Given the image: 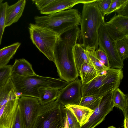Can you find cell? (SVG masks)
Segmentation results:
<instances>
[{
	"label": "cell",
	"instance_id": "cell-18",
	"mask_svg": "<svg viewBox=\"0 0 128 128\" xmlns=\"http://www.w3.org/2000/svg\"><path fill=\"white\" fill-rule=\"evenodd\" d=\"M11 78L0 88V109L8 101L19 98Z\"/></svg>",
	"mask_w": 128,
	"mask_h": 128
},
{
	"label": "cell",
	"instance_id": "cell-27",
	"mask_svg": "<svg viewBox=\"0 0 128 128\" xmlns=\"http://www.w3.org/2000/svg\"><path fill=\"white\" fill-rule=\"evenodd\" d=\"M128 35L116 42V46L118 54L123 61L128 57Z\"/></svg>",
	"mask_w": 128,
	"mask_h": 128
},
{
	"label": "cell",
	"instance_id": "cell-5",
	"mask_svg": "<svg viewBox=\"0 0 128 128\" xmlns=\"http://www.w3.org/2000/svg\"><path fill=\"white\" fill-rule=\"evenodd\" d=\"M88 83L82 84V96L97 95L102 96L118 88L124 77L122 69L110 68Z\"/></svg>",
	"mask_w": 128,
	"mask_h": 128
},
{
	"label": "cell",
	"instance_id": "cell-30",
	"mask_svg": "<svg viewBox=\"0 0 128 128\" xmlns=\"http://www.w3.org/2000/svg\"><path fill=\"white\" fill-rule=\"evenodd\" d=\"M11 128H25L22 114L18 105Z\"/></svg>",
	"mask_w": 128,
	"mask_h": 128
},
{
	"label": "cell",
	"instance_id": "cell-36",
	"mask_svg": "<svg viewBox=\"0 0 128 128\" xmlns=\"http://www.w3.org/2000/svg\"><path fill=\"white\" fill-rule=\"evenodd\" d=\"M53 0H32V2L34 3L38 10L40 11L48 4L52 2Z\"/></svg>",
	"mask_w": 128,
	"mask_h": 128
},
{
	"label": "cell",
	"instance_id": "cell-22",
	"mask_svg": "<svg viewBox=\"0 0 128 128\" xmlns=\"http://www.w3.org/2000/svg\"><path fill=\"white\" fill-rule=\"evenodd\" d=\"M75 62L78 72L81 66L83 64H90L86 54V50L81 44L76 43L73 48Z\"/></svg>",
	"mask_w": 128,
	"mask_h": 128
},
{
	"label": "cell",
	"instance_id": "cell-19",
	"mask_svg": "<svg viewBox=\"0 0 128 128\" xmlns=\"http://www.w3.org/2000/svg\"><path fill=\"white\" fill-rule=\"evenodd\" d=\"M112 100L114 106L119 108L123 112L124 117H128V94H125L118 88L113 91Z\"/></svg>",
	"mask_w": 128,
	"mask_h": 128
},
{
	"label": "cell",
	"instance_id": "cell-26",
	"mask_svg": "<svg viewBox=\"0 0 128 128\" xmlns=\"http://www.w3.org/2000/svg\"><path fill=\"white\" fill-rule=\"evenodd\" d=\"M80 30L78 26H76L64 32L60 37L63 39L68 43L74 46L77 43Z\"/></svg>",
	"mask_w": 128,
	"mask_h": 128
},
{
	"label": "cell",
	"instance_id": "cell-2",
	"mask_svg": "<svg viewBox=\"0 0 128 128\" xmlns=\"http://www.w3.org/2000/svg\"><path fill=\"white\" fill-rule=\"evenodd\" d=\"M11 78L18 96L39 97L40 88H50L60 90L69 82L60 79L40 76L35 74L23 76L11 74Z\"/></svg>",
	"mask_w": 128,
	"mask_h": 128
},
{
	"label": "cell",
	"instance_id": "cell-29",
	"mask_svg": "<svg viewBox=\"0 0 128 128\" xmlns=\"http://www.w3.org/2000/svg\"><path fill=\"white\" fill-rule=\"evenodd\" d=\"M12 66L8 65L0 67V88L5 84L11 78Z\"/></svg>",
	"mask_w": 128,
	"mask_h": 128
},
{
	"label": "cell",
	"instance_id": "cell-14",
	"mask_svg": "<svg viewBox=\"0 0 128 128\" xmlns=\"http://www.w3.org/2000/svg\"><path fill=\"white\" fill-rule=\"evenodd\" d=\"M18 98L8 101L0 109V128H11L18 106Z\"/></svg>",
	"mask_w": 128,
	"mask_h": 128
},
{
	"label": "cell",
	"instance_id": "cell-6",
	"mask_svg": "<svg viewBox=\"0 0 128 128\" xmlns=\"http://www.w3.org/2000/svg\"><path fill=\"white\" fill-rule=\"evenodd\" d=\"M65 115L64 106L56 100L46 104H40L31 128H64Z\"/></svg>",
	"mask_w": 128,
	"mask_h": 128
},
{
	"label": "cell",
	"instance_id": "cell-31",
	"mask_svg": "<svg viewBox=\"0 0 128 128\" xmlns=\"http://www.w3.org/2000/svg\"><path fill=\"white\" fill-rule=\"evenodd\" d=\"M64 108L70 128H80L79 123L73 113L68 110Z\"/></svg>",
	"mask_w": 128,
	"mask_h": 128
},
{
	"label": "cell",
	"instance_id": "cell-16",
	"mask_svg": "<svg viewBox=\"0 0 128 128\" xmlns=\"http://www.w3.org/2000/svg\"><path fill=\"white\" fill-rule=\"evenodd\" d=\"M64 106L73 113L81 126L86 122L93 112V110L79 104H68Z\"/></svg>",
	"mask_w": 128,
	"mask_h": 128
},
{
	"label": "cell",
	"instance_id": "cell-24",
	"mask_svg": "<svg viewBox=\"0 0 128 128\" xmlns=\"http://www.w3.org/2000/svg\"><path fill=\"white\" fill-rule=\"evenodd\" d=\"M86 50V51L90 64L96 70L98 76L102 74L110 68L104 65L97 58L95 51Z\"/></svg>",
	"mask_w": 128,
	"mask_h": 128
},
{
	"label": "cell",
	"instance_id": "cell-23",
	"mask_svg": "<svg viewBox=\"0 0 128 128\" xmlns=\"http://www.w3.org/2000/svg\"><path fill=\"white\" fill-rule=\"evenodd\" d=\"M78 73L82 84L88 83L98 76L95 68L92 65L88 63L82 65Z\"/></svg>",
	"mask_w": 128,
	"mask_h": 128
},
{
	"label": "cell",
	"instance_id": "cell-21",
	"mask_svg": "<svg viewBox=\"0 0 128 128\" xmlns=\"http://www.w3.org/2000/svg\"><path fill=\"white\" fill-rule=\"evenodd\" d=\"M59 90L50 88L43 87L38 90V99L40 104H47L56 100Z\"/></svg>",
	"mask_w": 128,
	"mask_h": 128
},
{
	"label": "cell",
	"instance_id": "cell-25",
	"mask_svg": "<svg viewBox=\"0 0 128 128\" xmlns=\"http://www.w3.org/2000/svg\"><path fill=\"white\" fill-rule=\"evenodd\" d=\"M102 96L91 95L82 96L79 105L93 110L99 104Z\"/></svg>",
	"mask_w": 128,
	"mask_h": 128
},
{
	"label": "cell",
	"instance_id": "cell-12",
	"mask_svg": "<svg viewBox=\"0 0 128 128\" xmlns=\"http://www.w3.org/2000/svg\"><path fill=\"white\" fill-rule=\"evenodd\" d=\"M104 24L110 35L116 42L128 35V17L115 14Z\"/></svg>",
	"mask_w": 128,
	"mask_h": 128
},
{
	"label": "cell",
	"instance_id": "cell-10",
	"mask_svg": "<svg viewBox=\"0 0 128 128\" xmlns=\"http://www.w3.org/2000/svg\"><path fill=\"white\" fill-rule=\"evenodd\" d=\"M80 80L78 78L59 90L57 101L64 106L79 104L82 97Z\"/></svg>",
	"mask_w": 128,
	"mask_h": 128
},
{
	"label": "cell",
	"instance_id": "cell-3",
	"mask_svg": "<svg viewBox=\"0 0 128 128\" xmlns=\"http://www.w3.org/2000/svg\"><path fill=\"white\" fill-rule=\"evenodd\" d=\"M36 24L47 28L60 37L64 32L80 24L81 15L77 9H71L43 16H36Z\"/></svg>",
	"mask_w": 128,
	"mask_h": 128
},
{
	"label": "cell",
	"instance_id": "cell-8",
	"mask_svg": "<svg viewBox=\"0 0 128 128\" xmlns=\"http://www.w3.org/2000/svg\"><path fill=\"white\" fill-rule=\"evenodd\" d=\"M104 24L100 26L98 32L99 48L102 49L107 55L110 68L122 69L124 64L118 52L116 42L110 35Z\"/></svg>",
	"mask_w": 128,
	"mask_h": 128
},
{
	"label": "cell",
	"instance_id": "cell-17",
	"mask_svg": "<svg viewBox=\"0 0 128 128\" xmlns=\"http://www.w3.org/2000/svg\"><path fill=\"white\" fill-rule=\"evenodd\" d=\"M11 74L26 76L36 74L31 64L24 58L16 59L11 68Z\"/></svg>",
	"mask_w": 128,
	"mask_h": 128
},
{
	"label": "cell",
	"instance_id": "cell-11",
	"mask_svg": "<svg viewBox=\"0 0 128 128\" xmlns=\"http://www.w3.org/2000/svg\"><path fill=\"white\" fill-rule=\"evenodd\" d=\"M18 102L22 114L25 128H31L40 104L38 98L21 96L18 98Z\"/></svg>",
	"mask_w": 128,
	"mask_h": 128
},
{
	"label": "cell",
	"instance_id": "cell-7",
	"mask_svg": "<svg viewBox=\"0 0 128 128\" xmlns=\"http://www.w3.org/2000/svg\"><path fill=\"white\" fill-rule=\"evenodd\" d=\"M30 38L38 50L50 61H54V52L60 37L53 32L36 24H30Z\"/></svg>",
	"mask_w": 128,
	"mask_h": 128
},
{
	"label": "cell",
	"instance_id": "cell-28",
	"mask_svg": "<svg viewBox=\"0 0 128 128\" xmlns=\"http://www.w3.org/2000/svg\"><path fill=\"white\" fill-rule=\"evenodd\" d=\"M8 5L7 2L0 4V45L5 28L6 13Z\"/></svg>",
	"mask_w": 128,
	"mask_h": 128
},
{
	"label": "cell",
	"instance_id": "cell-1",
	"mask_svg": "<svg viewBox=\"0 0 128 128\" xmlns=\"http://www.w3.org/2000/svg\"><path fill=\"white\" fill-rule=\"evenodd\" d=\"M84 4L78 40L86 49L95 51L98 48L100 28L105 22L104 17L99 10L96 1Z\"/></svg>",
	"mask_w": 128,
	"mask_h": 128
},
{
	"label": "cell",
	"instance_id": "cell-37",
	"mask_svg": "<svg viewBox=\"0 0 128 128\" xmlns=\"http://www.w3.org/2000/svg\"><path fill=\"white\" fill-rule=\"evenodd\" d=\"M64 128H70L68 122V120L66 116V114L64 117Z\"/></svg>",
	"mask_w": 128,
	"mask_h": 128
},
{
	"label": "cell",
	"instance_id": "cell-9",
	"mask_svg": "<svg viewBox=\"0 0 128 128\" xmlns=\"http://www.w3.org/2000/svg\"><path fill=\"white\" fill-rule=\"evenodd\" d=\"M113 91L102 96L99 104L93 110L87 122L80 128H94L104 120L114 106L112 99Z\"/></svg>",
	"mask_w": 128,
	"mask_h": 128
},
{
	"label": "cell",
	"instance_id": "cell-32",
	"mask_svg": "<svg viewBox=\"0 0 128 128\" xmlns=\"http://www.w3.org/2000/svg\"><path fill=\"white\" fill-rule=\"evenodd\" d=\"M95 52L97 58L100 62L105 66L110 68V66L108 57L104 51L102 49L99 48L96 49Z\"/></svg>",
	"mask_w": 128,
	"mask_h": 128
},
{
	"label": "cell",
	"instance_id": "cell-20",
	"mask_svg": "<svg viewBox=\"0 0 128 128\" xmlns=\"http://www.w3.org/2000/svg\"><path fill=\"white\" fill-rule=\"evenodd\" d=\"M21 44L20 43L18 42L0 49V67L7 65Z\"/></svg>",
	"mask_w": 128,
	"mask_h": 128
},
{
	"label": "cell",
	"instance_id": "cell-35",
	"mask_svg": "<svg viewBox=\"0 0 128 128\" xmlns=\"http://www.w3.org/2000/svg\"><path fill=\"white\" fill-rule=\"evenodd\" d=\"M116 12L118 15L128 17V0H126Z\"/></svg>",
	"mask_w": 128,
	"mask_h": 128
},
{
	"label": "cell",
	"instance_id": "cell-13",
	"mask_svg": "<svg viewBox=\"0 0 128 128\" xmlns=\"http://www.w3.org/2000/svg\"><path fill=\"white\" fill-rule=\"evenodd\" d=\"M96 0H53L40 11L41 14H51L65 10L71 9L76 5L83 4L95 1Z\"/></svg>",
	"mask_w": 128,
	"mask_h": 128
},
{
	"label": "cell",
	"instance_id": "cell-4",
	"mask_svg": "<svg viewBox=\"0 0 128 128\" xmlns=\"http://www.w3.org/2000/svg\"><path fill=\"white\" fill-rule=\"evenodd\" d=\"M74 46L60 37L54 52V61L59 76L62 80L69 82L79 76L74 61Z\"/></svg>",
	"mask_w": 128,
	"mask_h": 128
},
{
	"label": "cell",
	"instance_id": "cell-33",
	"mask_svg": "<svg viewBox=\"0 0 128 128\" xmlns=\"http://www.w3.org/2000/svg\"><path fill=\"white\" fill-rule=\"evenodd\" d=\"M112 0H97V6L101 13L104 16L108 10Z\"/></svg>",
	"mask_w": 128,
	"mask_h": 128
},
{
	"label": "cell",
	"instance_id": "cell-15",
	"mask_svg": "<svg viewBox=\"0 0 128 128\" xmlns=\"http://www.w3.org/2000/svg\"><path fill=\"white\" fill-rule=\"evenodd\" d=\"M26 3V0H18L8 6L6 11L5 28L17 22L22 16Z\"/></svg>",
	"mask_w": 128,
	"mask_h": 128
},
{
	"label": "cell",
	"instance_id": "cell-40",
	"mask_svg": "<svg viewBox=\"0 0 128 128\" xmlns=\"http://www.w3.org/2000/svg\"><path fill=\"white\" fill-rule=\"evenodd\" d=\"M3 1V0H0V4L2 3V2Z\"/></svg>",
	"mask_w": 128,
	"mask_h": 128
},
{
	"label": "cell",
	"instance_id": "cell-38",
	"mask_svg": "<svg viewBox=\"0 0 128 128\" xmlns=\"http://www.w3.org/2000/svg\"><path fill=\"white\" fill-rule=\"evenodd\" d=\"M124 128H128V117H124Z\"/></svg>",
	"mask_w": 128,
	"mask_h": 128
},
{
	"label": "cell",
	"instance_id": "cell-39",
	"mask_svg": "<svg viewBox=\"0 0 128 128\" xmlns=\"http://www.w3.org/2000/svg\"><path fill=\"white\" fill-rule=\"evenodd\" d=\"M116 128L114 127L113 126H111L108 128Z\"/></svg>",
	"mask_w": 128,
	"mask_h": 128
},
{
	"label": "cell",
	"instance_id": "cell-34",
	"mask_svg": "<svg viewBox=\"0 0 128 128\" xmlns=\"http://www.w3.org/2000/svg\"><path fill=\"white\" fill-rule=\"evenodd\" d=\"M126 0H112L109 8L106 15L116 12L126 1Z\"/></svg>",
	"mask_w": 128,
	"mask_h": 128
}]
</instances>
